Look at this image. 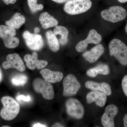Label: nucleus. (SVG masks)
I'll use <instances>...</instances> for the list:
<instances>
[{"instance_id":"nucleus-23","label":"nucleus","mask_w":127,"mask_h":127,"mask_svg":"<svg viewBox=\"0 0 127 127\" xmlns=\"http://www.w3.org/2000/svg\"><path fill=\"white\" fill-rule=\"evenodd\" d=\"M26 75L20 73L15 75L11 79L12 83L16 86H22L26 83L28 81Z\"/></svg>"},{"instance_id":"nucleus-24","label":"nucleus","mask_w":127,"mask_h":127,"mask_svg":"<svg viewBox=\"0 0 127 127\" xmlns=\"http://www.w3.org/2000/svg\"><path fill=\"white\" fill-rule=\"evenodd\" d=\"M4 42L5 46L10 49L17 47L20 43L19 39L15 37L4 39Z\"/></svg>"},{"instance_id":"nucleus-34","label":"nucleus","mask_w":127,"mask_h":127,"mask_svg":"<svg viewBox=\"0 0 127 127\" xmlns=\"http://www.w3.org/2000/svg\"><path fill=\"white\" fill-rule=\"evenodd\" d=\"M119 2L121 3H124L127 2V0H117Z\"/></svg>"},{"instance_id":"nucleus-36","label":"nucleus","mask_w":127,"mask_h":127,"mask_svg":"<svg viewBox=\"0 0 127 127\" xmlns=\"http://www.w3.org/2000/svg\"><path fill=\"white\" fill-rule=\"evenodd\" d=\"M125 31L126 33L127 34V23H126V26H125Z\"/></svg>"},{"instance_id":"nucleus-31","label":"nucleus","mask_w":127,"mask_h":127,"mask_svg":"<svg viewBox=\"0 0 127 127\" xmlns=\"http://www.w3.org/2000/svg\"><path fill=\"white\" fill-rule=\"evenodd\" d=\"M124 125L125 127H127V114L124 116L123 118Z\"/></svg>"},{"instance_id":"nucleus-25","label":"nucleus","mask_w":127,"mask_h":127,"mask_svg":"<svg viewBox=\"0 0 127 127\" xmlns=\"http://www.w3.org/2000/svg\"><path fill=\"white\" fill-rule=\"evenodd\" d=\"M37 0H27L28 4L31 11L32 13H35L38 11L41 10L43 8L42 4H37Z\"/></svg>"},{"instance_id":"nucleus-15","label":"nucleus","mask_w":127,"mask_h":127,"mask_svg":"<svg viewBox=\"0 0 127 127\" xmlns=\"http://www.w3.org/2000/svg\"><path fill=\"white\" fill-rule=\"evenodd\" d=\"M85 86L88 89L102 92L107 96H110L112 94L111 87L106 83H98L92 81H88L85 83Z\"/></svg>"},{"instance_id":"nucleus-7","label":"nucleus","mask_w":127,"mask_h":127,"mask_svg":"<svg viewBox=\"0 0 127 127\" xmlns=\"http://www.w3.org/2000/svg\"><path fill=\"white\" fill-rule=\"evenodd\" d=\"M65 105L67 113L69 116L77 119L83 118L85 112L84 107L77 99L69 98L66 101Z\"/></svg>"},{"instance_id":"nucleus-21","label":"nucleus","mask_w":127,"mask_h":127,"mask_svg":"<svg viewBox=\"0 0 127 127\" xmlns=\"http://www.w3.org/2000/svg\"><path fill=\"white\" fill-rule=\"evenodd\" d=\"M53 33L56 35H59L61 36L59 40L61 45H64L67 43L68 31L66 27L62 26H56L53 30Z\"/></svg>"},{"instance_id":"nucleus-26","label":"nucleus","mask_w":127,"mask_h":127,"mask_svg":"<svg viewBox=\"0 0 127 127\" xmlns=\"http://www.w3.org/2000/svg\"><path fill=\"white\" fill-rule=\"evenodd\" d=\"M122 85L124 93L127 97V75H125L123 78Z\"/></svg>"},{"instance_id":"nucleus-14","label":"nucleus","mask_w":127,"mask_h":127,"mask_svg":"<svg viewBox=\"0 0 127 127\" xmlns=\"http://www.w3.org/2000/svg\"><path fill=\"white\" fill-rule=\"evenodd\" d=\"M87 102L89 104L95 102L98 106L103 107L107 101V95L98 91H94L88 94L86 96Z\"/></svg>"},{"instance_id":"nucleus-6","label":"nucleus","mask_w":127,"mask_h":127,"mask_svg":"<svg viewBox=\"0 0 127 127\" xmlns=\"http://www.w3.org/2000/svg\"><path fill=\"white\" fill-rule=\"evenodd\" d=\"M63 92L64 97L72 96L76 94L81 87L80 83L75 75L68 74L64 78L63 82Z\"/></svg>"},{"instance_id":"nucleus-33","label":"nucleus","mask_w":127,"mask_h":127,"mask_svg":"<svg viewBox=\"0 0 127 127\" xmlns=\"http://www.w3.org/2000/svg\"><path fill=\"white\" fill-rule=\"evenodd\" d=\"M34 32H35V33L37 34V33H38L40 31V29L38 27H36L34 29Z\"/></svg>"},{"instance_id":"nucleus-2","label":"nucleus","mask_w":127,"mask_h":127,"mask_svg":"<svg viewBox=\"0 0 127 127\" xmlns=\"http://www.w3.org/2000/svg\"><path fill=\"white\" fill-rule=\"evenodd\" d=\"M109 54L113 56L119 63L124 66H127V46L118 39L111 41L109 45Z\"/></svg>"},{"instance_id":"nucleus-20","label":"nucleus","mask_w":127,"mask_h":127,"mask_svg":"<svg viewBox=\"0 0 127 127\" xmlns=\"http://www.w3.org/2000/svg\"><path fill=\"white\" fill-rule=\"evenodd\" d=\"M46 37L50 49L53 52L58 51L60 48L59 41L56 35L51 31H48L46 33Z\"/></svg>"},{"instance_id":"nucleus-17","label":"nucleus","mask_w":127,"mask_h":127,"mask_svg":"<svg viewBox=\"0 0 127 127\" xmlns=\"http://www.w3.org/2000/svg\"><path fill=\"white\" fill-rule=\"evenodd\" d=\"M39 21L42 27L45 30L56 27L58 23L57 20L46 12L41 14L39 17Z\"/></svg>"},{"instance_id":"nucleus-29","label":"nucleus","mask_w":127,"mask_h":127,"mask_svg":"<svg viewBox=\"0 0 127 127\" xmlns=\"http://www.w3.org/2000/svg\"><path fill=\"white\" fill-rule=\"evenodd\" d=\"M52 0L58 3H63L68 2L72 0Z\"/></svg>"},{"instance_id":"nucleus-1","label":"nucleus","mask_w":127,"mask_h":127,"mask_svg":"<svg viewBox=\"0 0 127 127\" xmlns=\"http://www.w3.org/2000/svg\"><path fill=\"white\" fill-rule=\"evenodd\" d=\"M1 102L3 107L0 112V115L3 119L11 120L15 118L20 112V104L13 98L5 96L2 98Z\"/></svg>"},{"instance_id":"nucleus-5","label":"nucleus","mask_w":127,"mask_h":127,"mask_svg":"<svg viewBox=\"0 0 127 127\" xmlns=\"http://www.w3.org/2000/svg\"><path fill=\"white\" fill-rule=\"evenodd\" d=\"M34 90L38 93H41L43 97L48 100L52 99L55 96V92L52 85L45 79L37 78L33 83Z\"/></svg>"},{"instance_id":"nucleus-32","label":"nucleus","mask_w":127,"mask_h":127,"mask_svg":"<svg viewBox=\"0 0 127 127\" xmlns=\"http://www.w3.org/2000/svg\"><path fill=\"white\" fill-rule=\"evenodd\" d=\"M52 127H64V126H63V125H62L61 124L59 123H56L54 125H53Z\"/></svg>"},{"instance_id":"nucleus-18","label":"nucleus","mask_w":127,"mask_h":127,"mask_svg":"<svg viewBox=\"0 0 127 127\" xmlns=\"http://www.w3.org/2000/svg\"><path fill=\"white\" fill-rule=\"evenodd\" d=\"M110 72L109 66L106 64H99L95 67L89 69L87 71V76L91 77H95L99 74L104 75H108Z\"/></svg>"},{"instance_id":"nucleus-35","label":"nucleus","mask_w":127,"mask_h":127,"mask_svg":"<svg viewBox=\"0 0 127 127\" xmlns=\"http://www.w3.org/2000/svg\"><path fill=\"white\" fill-rule=\"evenodd\" d=\"M2 79V73L1 70L0 69V82L1 81Z\"/></svg>"},{"instance_id":"nucleus-3","label":"nucleus","mask_w":127,"mask_h":127,"mask_svg":"<svg viewBox=\"0 0 127 127\" xmlns=\"http://www.w3.org/2000/svg\"><path fill=\"white\" fill-rule=\"evenodd\" d=\"M92 5L91 0H72L66 2L64 10L69 15H78L88 11L92 7Z\"/></svg>"},{"instance_id":"nucleus-16","label":"nucleus","mask_w":127,"mask_h":127,"mask_svg":"<svg viewBox=\"0 0 127 127\" xmlns=\"http://www.w3.org/2000/svg\"><path fill=\"white\" fill-rule=\"evenodd\" d=\"M40 73L44 79L50 83L61 81L64 77L63 73L61 72L51 71L47 68L42 70Z\"/></svg>"},{"instance_id":"nucleus-37","label":"nucleus","mask_w":127,"mask_h":127,"mask_svg":"<svg viewBox=\"0 0 127 127\" xmlns=\"http://www.w3.org/2000/svg\"><path fill=\"white\" fill-rule=\"evenodd\" d=\"M9 126H6V125H5V126H2V127H9Z\"/></svg>"},{"instance_id":"nucleus-12","label":"nucleus","mask_w":127,"mask_h":127,"mask_svg":"<svg viewBox=\"0 0 127 127\" xmlns=\"http://www.w3.org/2000/svg\"><path fill=\"white\" fill-rule=\"evenodd\" d=\"M24 60L26 63L27 66L30 70H34L37 68L38 70L42 69L48 65V62L44 60H39L38 54L35 52L32 55H25Z\"/></svg>"},{"instance_id":"nucleus-13","label":"nucleus","mask_w":127,"mask_h":127,"mask_svg":"<svg viewBox=\"0 0 127 127\" xmlns=\"http://www.w3.org/2000/svg\"><path fill=\"white\" fill-rule=\"evenodd\" d=\"M104 52V48L102 45L98 44L90 51L84 52L82 56L84 59L89 63H93L99 59Z\"/></svg>"},{"instance_id":"nucleus-27","label":"nucleus","mask_w":127,"mask_h":127,"mask_svg":"<svg viewBox=\"0 0 127 127\" xmlns=\"http://www.w3.org/2000/svg\"><path fill=\"white\" fill-rule=\"evenodd\" d=\"M16 99L18 101L23 100L24 101L29 102L31 100V97L30 95L25 96L23 95H18L16 97Z\"/></svg>"},{"instance_id":"nucleus-9","label":"nucleus","mask_w":127,"mask_h":127,"mask_svg":"<svg viewBox=\"0 0 127 127\" xmlns=\"http://www.w3.org/2000/svg\"><path fill=\"white\" fill-rule=\"evenodd\" d=\"M102 40L101 36L98 34L96 31L93 29L89 31L86 39L80 41L77 43L76 46V50L78 52H82L86 49L89 44L98 45L101 42Z\"/></svg>"},{"instance_id":"nucleus-4","label":"nucleus","mask_w":127,"mask_h":127,"mask_svg":"<svg viewBox=\"0 0 127 127\" xmlns=\"http://www.w3.org/2000/svg\"><path fill=\"white\" fill-rule=\"evenodd\" d=\"M102 17L104 20L116 23L122 21L126 18L127 11L124 8L120 6H111L108 9L103 10L101 13Z\"/></svg>"},{"instance_id":"nucleus-28","label":"nucleus","mask_w":127,"mask_h":127,"mask_svg":"<svg viewBox=\"0 0 127 127\" xmlns=\"http://www.w3.org/2000/svg\"><path fill=\"white\" fill-rule=\"evenodd\" d=\"M17 0H2L4 3L7 5L15 4Z\"/></svg>"},{"instance_id":"nucleus-10","label":"nucleus","mask_w":127,"mask_h":127,"mask_svg":"<svg viewBox=\"0 0 127 127\" xmlns=\"http://www.w3.org/2000/svg\"><path fill=\"white\" fill-rule=\"evenodd\" d=\"M6 60L2 64V67L4 69L14 68L21 72L24 71L26 70V67L24 63L17 53L7 55Z\"/></svg>"},{"instance_id":"nucleus-11","label":"nucleus","mask_w":127,"mask_h":127,"mask_svg":"<svg viewBox=\"0 0 127 127\" xmlns=\"http://www.w3.org/2000/svg\"><path fill=\"white\" fill-rule=\"evenodd\" d=\"M118 109L116 105L111 104L106 107L105 112L101 117V122L103 127H114V117L117 114Z\"/></svg>"},{"instance_id":"nucleus-8","label":"nucleus","mask_w":127,"mask_h":127,"mask_svg":"<svg viewBox=\"0 0 127 127\" xmlns=\"http://www.w3.org/2000/svg\"><path fill=\"white\" fill-rule=\"evenodd\" d=\"M23 36L27 46L31 50L39 51L43 47V38L40 34H32L28 31H26L23 32Z\"/></svg>"},{"instance_id":"nucleus-19","label":"nucleus","mask_w":127,"mask_h":127,"mask_svg":"<svg viewBox=\"0 0 127 127\" xmlns=\"http://www.w3.org/2000/svg\"><path fill=\"white\" fill-rule=\"evenodd\" d=\"M26 18L20 13L17 12L9 20L5 22L6 25L15 29H19L26 22Z\"/></svg>"},{"instance_id":"nucleus-30","label":"nucleus","mask_w":127,"mask_h":127,"mask_svg":"<svg viewBox=\"0 0 127 127\" xmlns=\"http://www.w3.org/2000/svg\"><path fill=\"white\" fill-rule=\"evenodd\" d=\"M32 127H46L47 126L46 125H43V124H41L40 123H37L35 124L32 125Z\"/></svg>"},{"instance_id":"nucleus-22","label":"nucleus","mask_w":127,"mask_h":127,"mask_svg":"<svg viewBox=\"0 0 127 127\" xmlns=\"http://www.w3.org/2000/svg\"><path fill=\"white\" fill-rule=\"evenodd\" d=\"M16 34L15 28L7 26H0V37L3 40L13 37L16 35Z\"/></svg>"}]
</instances>
